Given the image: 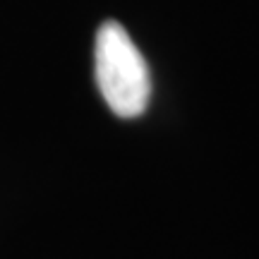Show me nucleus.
I'll return each instance as SVG.
<instances>
[{
    "instance_id": "nucleus-1",
    "label": "nucleus",
    "mask_w": 259,
    "mask_h": 259,
    "mask_svg": "<svg viewBox=\"0 0 259 259\" xmlns=\"http://www.w3.org/2000/svg\"><path fill=\"white\" fill-rule=\"evenodd\" d=\"M96 82L111 111L120 118H137L147 111L151 79L147 60L118 22H103L96 34Z\"/></svg>"
}]
</instances>
